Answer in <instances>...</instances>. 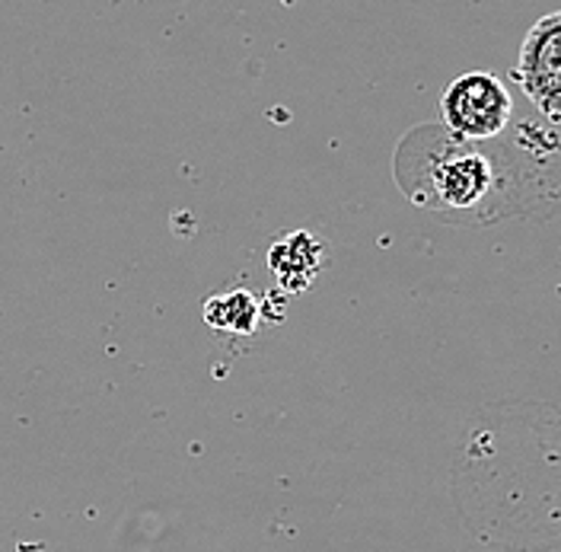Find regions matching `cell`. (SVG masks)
Masks as SVG:
<instances>
[{"label": "cell", "mask_w": 561, "mask_h": 552, "mask_svg": "<svg viewBox=\"0 0 561 552\" xmlns=\"http://www.w3.org/2000/svg\"><path fill=\"white\" fill-rule=\"evenodd\" d=\"M268 269L280 291L300 294L325 269V243L310 230H294L268 249Z\"/></svg>", "instance_id": "277c9868"}, {"label": "cell", "mask_w": 561, "mask_h": 552, "mask_svg": "<svg viewBox=\"0 0 561 552\" xmlns=\"http://www.w3.org/2000/svg\"><path fill=\"white\" fill-rule=\"evenodd\" d=\"M262 319V304L252 291H227L205 304V323L220 336H252Z\"/></svg>", "instance_id": "5b68a950"}, {"label": "cell", "mask_w": 561, "mask_h": 552, "mask_svg": "<svg viewBox=\"0 0 561 552\" xmlns=\"http://www.w3.org/2000/svg\"><path fill=\"white\" fill-rule=\"evenodd\" d=\"M514 80L546 119H561V10L529 26Z\"/></svg>", "instance_id": "3957f363"}, {"label": "cell", "mask_w": 561, "mask_h": 552, "mask_svg": "<svg viewBox=\"0 0 561 552\" xmlns=\"http://www.w3.org/2000/svg\"><path fill=\"white\" fill-rule=\"evenodd\" d=\"M427 135L434 157H415L402 147L396 170L412 199L424 207H472L485 199L491 189L489 160L456 135Z\"/></svg>", "instance_id": "6da1fadb"}, {"label": "cell", "mask_w": 561, "mask_h": 552, "mask_svg": "<svg viewBox=\"0 0 561 552\" xmlns=\"http://www.w3.org/2000/svg\"><path fill=\"white\" fill-rule=\"evenodd\" d=\"M440 112L447 122V132L462 140H489L497 138L511 115L514 103L507 87L489 74V70H469L459 74L454 83L447 87Z\"/></svg>", "instance_id": "7a4b0ae2"}]
</instances>
